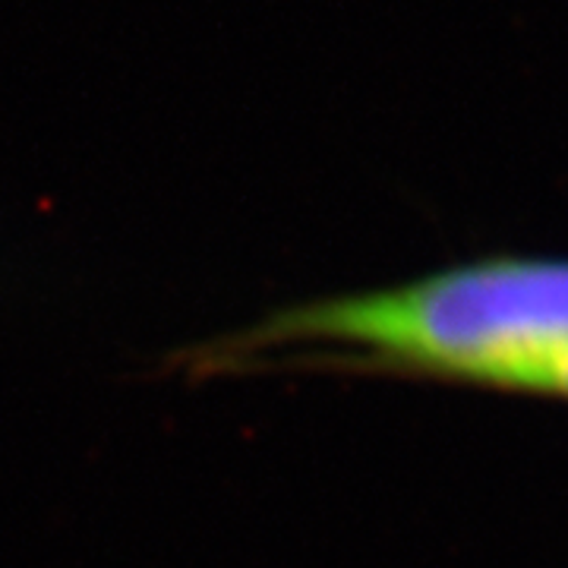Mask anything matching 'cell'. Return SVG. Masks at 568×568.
I'll return each mask as SVG.
<instances>
[{
  "label": "cell",
  "mask_w": 568,
  "mask_h": 568,
  "mask_svg": "<svg viewBox=\"0 0 568 568\" xmlns=\"http://www.w3.org/2000/svg\"><path fill=\"white\" fill-rule=\"evenodd\" d=\"M568 351V260L489 256L388 287L265 313L174 354L193 376L320 366L515 392L530 366Z\"/></svg>",
  "instance_id": "1"
},
{
  "label": "cell",
  "mask_w": 568,
  "mask_h": 568,
  "mask_svg": "<svg viewBox=\"0 0 568 568\" xmlns=\"http://www.w3.org/2000/svg\"><path fill=\"white\" fill-rule=\"evenodd\" d=\"M515 392L568 398V351H562V354H552V357L544 361V364L530 366L528 373L518 379Z\"/></svg>",
  "instance_id": "2"
}]
</instances>
